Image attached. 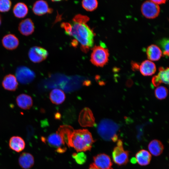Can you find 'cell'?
<instances>
[{
  "mask_svg": "<svg viewBox=\"0 0 169 169\" xmlns=\"http://www.w3.org/2000/svg\"><path fill=\"white\" fill-rule=\"evenodd\" d=\"M89 20L86 16L76 15L70 23L71 29L69 34L79 43L82 50L85 52L93 46L95 36L93 31L86 24Z\"/></svg>",
  "mask_w": 169,
  "mask_h": 169,
  "instance_id": "6da1fadb",
  "label": "cell"
},
{
  "mask_svg": "<svg viewBox=\"0 0 169 169\" xmlns=\"http://www.w3.org/2000/svg\"><path fill=\"white\" fill-rule=\"evenodd\" d=\"M94 142L91 134L87 130L73 129L69 134L66 144L81 152L90 150Z\"/></svg>",
  "mask_w": 169,
  "mask_h": 169,
  "instance_id": "7a4b0ae2",
  "label": "cell"
},
{
  "mask_svg": "<svg viewBox=\"0 0 169 169\" xmlns=\"http://www.w3.org/2000/svg\"><path fill=\"white\" fill-rule=\"evenodd\" d=\"M119 126L116 123L108 119H104L99 123L97 132L104 140L116 141L118 139L117 132Z\"/></svg>",
  "mask_w": 169,
  "mask_h": 169,
  "instance_id": "3957f363",
  "label": "cell"
},
{
  "mask_svg": "<svg viewBox=\"0 0 169 169\" xmlns=\"http://www.w3.org/2000/svg\"><path fill=\"white\" fill-rule=\"evenodd\" d=\"M109 53L108 49L102 45L95 46L92 49L90 61L94 65L102 67L109 60Z\"/></svg>",
  "mask_w": 169,
  "mask_h": 169,
  "instance_id": "277c9868",
  "label": "cell"
},
{
  "mask_svg": "<svg viewBox=\"0 0 169 169\" xmlns=\"http://www.w3.org/2000/svg\"><path fill=\"white\" fill-rule=\"evenodd\" d=\"M112 155L114 161L118 165H125L128 161V152L124 150L121 140H118L117 146L114 149Z\"/></svg>",
  "mask_w": 169,
  "mask_h": 169,
  "instance_id": "5b68a950",
  "label": "cell"
},
{
  "mask_svg": "<svg viewBox=\"0 0 169 169\" xmlns=\"http://www.w3.org/2000/svg\"><path fill=\"white\" fill-rule=\"evenodd\" d=\"M141 11L142 15L146 18L153 19L158 16L160 8L159 6L152 0H147L142 3Z\"/></svg>",
  "mask_w": 169,
  "mask_h": 169,
  "instance_id": "8992f818",
  "label": "cell"
},
{
  "mask_svg": "<svg viewBox=\"0 0 169 169\" xmlns=\"http://www.w3.org/2000/svg\"><path fill=\"white\" fill-rule=\"evenodd\" d=\"M48 53L44 48L39 46H34L29 50L28 55L30 59L34 63H40L45 60Z\"/></svg>",
  "mask_w": 169,
  "mask_h": 169,
  "instance_id": "52a82bcc",
  "label": "cell"
},
{
  "mask_svg": "<svg viewBox=\"0 0 169 169\" xmlns=\"http://www.w3.org/2000/svg\"><path fill=\"white\" fill-rule=\"evenodd\" d=\"M79 122L83 127H92L94 125L95 119L90 109L85 107L81 110L79 115Z\"/></svg>",
  "mask_w": 169,
  "mask_h": 169,
  "instance_id": "ba28073f",
  "label": "cell"
},
{
  "mask_svg": "<svg viewBox=\"0 0 169 169\" xmlns=\"http://www.w3.org/2000/svg\"><path fill=\"white\" fill-rule=\"evenodd\" d=\"M46 141L49 145L56 148L58 152H64L66 149L64 139L57 131L49 135Z\"/></svg>",
  "mask_w": 169,
  "mask_h": 169,
  "instance_id": "9c48e42d",
  "label": "cell"
},
{
  "mask_svg": "<svg viewBox=\"0 0 169 169\" xmlns=\"http://www.w3.org/2000/svg\"><path fill=\"white\" fill-rule=\"evenodd\" d=\"M93 165L98 169H110L112 163L110 157L105 154H100L94 158Z\"/></svg>",
  "mask_w": 169,
  "mask_h": 169,
  "instance_id": "30bf717a",
  "label": "cell"
},
{
  "mask_svg": "<svg viewBox=\"0 0 169 169\" xmlns=\"http://www.w3.org/2000/svg\"><path fill=\"white\" fill-rule=\"evenodd\" d=\"M16 75L18 80L23 83H28L31 81L35 76L34 73L32 70L24 66L18 68Z\"/></svg>",
  "mask_w": 169,
  "mask_h": 169,
  "instance_id": "8fae6325",
  "label": "cell"
},
{
  "mask_svg": "<svg viewBox=\"0 0 169 169\" xmlns=\"http://www.w3.org/2000/svg\"><path fill=\"white\" fill-rule=\"evenodd\" d=\"M169 71L168 67L166 69L162 67H160L157 74L154 76L152 79V82L153 85L157 86L162 83L168 84Z\"/></svg>",
  "mask_w": 169,
  "mask_h": 169,
  "instance_id": "7c38bea8",
  "label": "cell"
},
{
  "mask_svg": "<svg viewBox=\"0 0 169 169\" xmlns=\"http://www.w3.org/2000/svg\"><path fill=\"white\" fill-rule=\"evenodd\" d=\"M32 10L35 15L38 16L51 13L53 11V10L49 7L47 3L43 0L35 2L33 5Z\"/></svg>",
  "mask_w": 169,
  "mask_h": 169,
  "instance_id": "4fadbf2b",
  "label": "cell"
},
{
  "mask_svg": "<svg viewBox=\"0 0 169 169\" xmlns=\"http://www.w3.org/2000/svg\"><path fill=\"white\" fill-rule=\"evenodd\" d=\"M2 85L6 90L12 91H15L18 85L16 77L12 74L5 75L2 81Z\"/></svg>",
  "mask_w": 169,
  "mask_h": 169,
  "instance_id": "5bb4252c",
  "label": "cell"
},
{
  "mask_svg": "<svg viewBox=\"0 0 169 169\" xmlns=\"http://www.w3.org/2000/svg\"><path fill=\"white\" fill-rule=\"evenodd\" d=\"M18 30L23 35L27 36L31 34L34 32V27L32 20L29 18L22 21L18 27Z\"/></svg>",
  "mask_w": 169,
  "mask_h": 169,
  "instance_id": "9a60e30c",
  "label": "cell"
},
{
  "mask_svg": "<svg viewBox=\"0 0 169 169\" xmlns=\"http://www.w3.org/2000/svg\"><path fill=\"white\" fill-rule=\"evenodd\" d=\"M20 166L23 169H29L33 166L34 163L33 156L30 153L24 152L19 156L18 160Z\"/></svg>",
  "mask_w": 169,
  "mask_h": 169,
  "instance_id": "2e32d148",
  "label": "cell"
},
{
  "mask_svg": "<svg viewBox=\"0 0 169 169\" xmlns=\"http://www.w3.org/2000/svg\"><path fill=\"white\" fill-rule=\"evenodd\" d=\"M9 146L11 150L16 152H20L24 149L25 143L21 137L18 136H13L9 139Z\"/></svg>",
  "mask_w": 169,
  "mask_h": 169,
  "instance_id": "e0dca14e",
  "label": "cell"
},
{
  "mask_svg": "<svg viewBox=\"0 0 169 169\" xmlns=\"http://www.w3.org/2000/svg\"><path fill=\"white\" fill-rule=\"evenodd\" d=\"M2 43L6 49L12 50L16 49L18 47L19 42L18 38L14 35L9 34L3 37Z\"/></svg>",
  "mask_w": 169,
  "mask_h": 169,
  "instance_id": "ac0fdd59",
  "label": "cell"
},
{
  "mask_svg": "<svg viewBox=\"0 0 169 169\" xmlns=\"http://www.w3.org/2000/svg\"><path fill=\"white\" fill-rule=\"evenodd\" d=\"M16 102L19 108L25 110L29 109L33 105V101L31 96L25 94L18 95L16 98Z\"/></svg>",
  "mask_w": 169,
  "mask_h": 169,
  "instance_id": "d6986e66",
  "label": "cell"
},
{
  "mask_svg": "<svg viewBox=\"0 0 169 169\" xmlns=\"http://www.w3.org/2000/svg\"><path fill=\"white\" fill-rule=\"evenodd\" d=\"M139 68L141 73L145 76L152 75L156 70V67L155 63L148 59L143 61Z\"/></svg>",
  "mask_w": 169,
  "mask_h": 169,
  "instance_id": "ffe728a7",
  "label": "cell"
},
{
  "mask_svg": "<svg viewBox=\"0 0 169 169\" xmlns=\"http://www.w3.org/2000/svg\"><path fill=\"white\" fill-rule=\"evenodd\" d=\"M146 53L148 59L152 61L159 60L162 54L160 48L155 44H151L147 47Z\"/></svg>",
  "mask_w": 169,
  "mask_h": 169,
  "instance_id": "44dd1931",
  "label": "cell"
},
{
  "mask_svg": "<svg viewBox=\"0 0 169 169\" xmlns=\"http://www.w3.org/2000/svg\"><path fill=\"white\" fill-rule=\"evenodd\" d=\"M49 99L51 102L56 105L61 104L64 101L65 95L64 92L59 89L53 90L49 94Z\"/></svg>",
  "mask_w": 169,
  "mask_h": 169,
  "instance_id": "7402d4cb",
  "label": "cell"
},
{
  "mask_svg": "<svg viewBox=\"0 0 169 169\" xmlns=\"http://www.w3.org/2000/svg\"><path fill=\"white\" fill-rule=\"evenodd\" d=\"M151 157L150 153L145 150H141L136 155V162L141 166H146L149 164Z\"/></svg>",
  "mask_w": 169,
  "mask_h": 169,
  "instance_id": "603a6c76",
  "label": "cell"
},
{
  "mask_svg": "<svg viewBox=\"0 0 169 169\" xmlns=\"http://www.w3.org/2000/svg\"><path fill=\"white\" fill-rule=\"evenodd\" d=\"M148 148L150 152L152 155L158 156L162 152L164 146L160 141L154 140L150 142L148 146Z\"/></svg>",
  "mask_w": 169,
  "mask_h": 169,
  "instance_id": "cb8c5ba5",
  "label": "cell"
},
{
  "mask_svg": "<svg viewBox=\"0 0 169 169\" xmlns=\"http://www.w3.org/2000/svg\"><path fill=\"white\" fill-rule=\"evenodd\" d=\"M28 9L24 3L19 2L14 6L13 12L14 16L18 18H22L26 16L28 13Z\"/></svg>",
  "mask_w": 169,
  "mask_h": 169,
  "instance_id": "d4e9b609",
  "label": "cell"
},
{
  "mask_svg": "<svg viewBox=\"0 0 169 169\" xmlns=\"http://www.w3.org/2000/svg\"><path fill=\"white\" fill-rule=\"evenodd\" d=\"M82 5L86 11H92L97 7L98 2L96 0H84L82 1Z\"/></svg>",
  "mask_w": 169,
  "mask_h": 169,
  "instance_id": "484cf974",
  "label": "cell"
},
{
  "mask_svg": "<svg viewBox=\"0 0 169 169\" xmlns=\"http://www.w3.org/2000/svg\"><path fill=\"white\" fill-rule=\"evenodd\" d=\"M167 94L168 90L167 88L163 86L158 87L155 91L156 97L159 100H162L165 98Z\"/></svg>",
  "mask_w": 169,
  "mask_h": 169,
  "instance_id": "4316f807",
  "label": "cell"
},
{
  "mask_svg": "<svg viewBox=\"0 0 169 169\" xmlns=\"http://www.w3.org/2000/svg\"><path fill=\"white\" fill-rule=\"evenodd\" d=\"M72 156L76 162L79 164H83L86 160V155L82 151L74 153Z\"/></svg>",
  "mask_w": 169,
  "mask_h": 169,
  "instance_id": "83f0119b",
  "label": "cell"
},
{
  "mask_svg": "<svg viewBox=\"0 0 169 169\" xmlns=\"http://www.w3.org/2000/svg\"><path fill=\"white\" fill-rule=\"evenodd\" d=\"M11 2L9 0H0V12H4L10 9Z\"/></svg>",
  "mask_w": 169,
  "mask_h": 169,
  "instance_id": "f1b7e54d",
  "label": "cell"
},
{
  "mask_svg": "<svg viewBox=\"0 0 169 169\" xmlns=\"http://www.w3.org/2000/svg\"><path fill=\"white\" fill-rule=\"evenodd\" d=\"M163 48V55L168 56L169 55V40H166L164 41L162 45Z\"/></svg>",
  "mask_w": 169,
  "mask_h": 169,
  "instance_id": "f546056e",
  "label": "cell"
},
{
  "mask_svg": "<svg viewBox=\"0 0 169 169\" xmlns=\"http://www.w3.org/2000/svg\"><path fill=\"white\" fill-rule=\"evenodd\" d=\"M153 2L155 3H156L158 4H162L165 3L166 1L165 0H152Z\"/></svg>",
  "mask_w": 169,
  "mask_h": 169,
  "instance_id": "4dcf8cb0",
  "label": "cell"
},
{
  "mask_svg": "<svg viewBox=\"0 0 169 169\" xmlns=\"http://www.w3.org/2000/svg\"><path fill=\"white\" fill-rule=\"evenodd\" d=\"M89 169H97V168H96V167H95L92 164L90 166V168ZM110 169H112V168H110Z\"/></svg>",
  "mask_w": 169,
  "mask_h": 169,
  "instance_id": "1f68e13d",
  "label": "cell"
},
{
  "mask_svg": "<svg viewBox=\"0 0 169 169\" xmlns=\"http://www.w3.org/2000/svg\"><path fill=\"white\" fill-rule=\"evenodd\" d=\"M1 16L0 15V25L1 24Z\"/></svg>",
  "mask_w": 169,
  "mask_h": 169,
  "instance_id": "d6a6232c",
  "label": "cell"
}]
</instances>
